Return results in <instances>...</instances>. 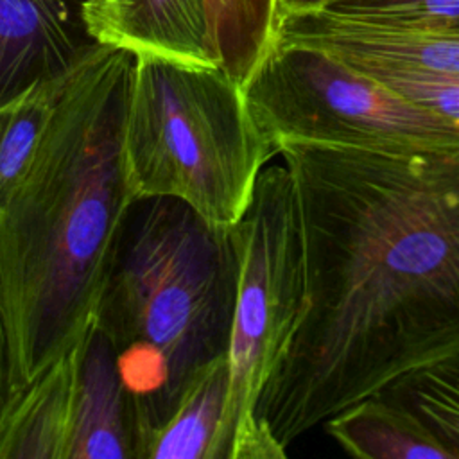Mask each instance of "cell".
Returning <instances> with one entry per match:
<instances>
[{"mask_svg":"<svg viewBox=\"0 0 459 459\" xmlns=\"http://www.w3.org/2000/svg\"><path fill=\"white\" fill-rule=\"evenodd\" d=\"M204 5L213 63L244 88L276 48L280 0H204Z\"/></svg>","mask_w":459,"mask_h":459,"instance_id":"obj_14","label":"cell"},{"mask_svg":"<svg viewBox=\"0 0 459 459\" xmlns=\"http://www.w3.org/2000/svg\"><path fill=\"white\" fill-rule=\"evenodd\" d=\"M79 2H81V0H79Z\"/></svg>","mask_w":459,"mask_h":459,"instance_id":"obj_20","label":"cell"},{"mask_svg":"<svg viewBox=\"0 0 459 459\" xmlns=\"http://www.w3.org/2000/svg\"><path fill=\"white\" fill-rule=\"evenodd\" d=\"M66 459H143L145 429L108 335L88 325L75 344Z\"/></svg>","mask_w":459,"mask_h":459,"instance_id":"obj_8","label":"cell"},{"mask_svg":"<svg viewBox=\"0 0 459 459\" xmlns=\"http://www.w3.org/2000/svg\"><path fill=\"white\" fill-rule=\"evenodd\" d=\"M278 43L323 50L357 70L402 68L459 77V23L407 27L314 11L285 16Z\"/></svg>","mask_w":459,"mask_h":459,"instance_id":"obj_7","label":"cell"},{"mask_svg":"<svg viewBox=\"0 0 459 459\" xmlns=\"http://www.w3.org/2000/svg\"><path fill=\"white\" fill-rule=\"evenodd\" d=\"M377 393L411 409L459 459V350L402 375Z\"/></svg>","mask_w":459,"mask_h":459,"instance_id":"obj_15","label":"cell"},{"mask_svg":"<svg viewBox=\"0 0 459 459\" xmlns=\"http://www.w3.org/2000/svg\"><path fill=\"white\" fill-rule=\"evenodd\" d=\"M66 74L38 82L20 97L0 106V208L39 145Z\"/></svg>","mask_w":459,"mask_h":459,"instance_id":"obj_16","label":"cell"},{"mask_svg":"<svg viewBox=\"0 0 459 459\" xmlns=\"http://www.w3.org/2000/svg\"><path fill=\"white\" fill-rule=\"evenodd\" d=\"M228 387V360L222 355L190 378L170 414L149 432L143 459H222Z\"/></svg>","mask_w":459,"mask_h":459,"instance_id":"obj_13","label":"cell"},{"mask_svg":"<svg viewBox=\"0 0 459 459\" xmlns=\"http://www.w3.org/2000/svg\"><path fill=\"white\" fill-rule=\"evenodd\" d=\"M276 152L222 70L134 56L124 120L133 197H172L217 226H233Z\"/></svg>","mask_w":459,"mask_h":459,"instance_id":"obj_4","label":"cell"},{"mask_svg":"<svg viewBox=\"0 0 459 459\" xmlns=\"http://www.w3.org/2000/svg\"><path fill=\"white\" fill-rule=\"evenodd\" d=\"M237 269L231 226L212 224L172 197L129 203L91 323L115 348L145 439L190 378L226 355Z\"/></svg>","mask_w":459,"mask_h":459,"instance_id":"obj_3","label":"cell"},{"mask_svg":"<svg viewBox=\"0 0 459 459\" xmlns=\"http://www.w3.org/2000/svg\"><path fill=\"white\" fill-rule=\"evenodd\" d=\"M321 11L407 27H445L459 23V0H335Z\"/></svg>","mask_w":459,"mask_h":459,"instance_id":"obj_17","label":"cell"},{"mask_svg":"<svg viewBox=\"0 0 459 459\" xmlns=\"http://www.w3.org/2000/svg\"><path fill=\"white\" fill-rule=\"evenodd\" d=\"M74 348L43 369L14 398L0 427V459H66L75 371Z\"/></svg>","mask_w":459,"mask_h":459,"instance_id":"obj_11","label":"cell"},{"mask_svg":"<svg viewBox=\"0 0 459 459\" xmlns=\"http://www.w3.org/2000/svg\"><path fill=\"white\" fill-rule=\"evenodd\" d=\"M79 16L99 45L217 68L204 0H81Z\"/></svg>","mask_w":459,"mask_h":459,"instance_id":"obj_9","label":"cell"},{"mask_svg":"<svg viewBox=\"0 0 459 459\" xmlns=\"http://www.w3.org/2000/svg\"><path fill=\"white\" fill-rule=\"evenodd\" d=\"M93 43L65 0H0V106L65 75Z\"/></svg>","mask_w":459,"mask_h":459,"instance_id":"obj_10","label":"cell"},{"mask_svg":"<svg viewBox=\"0 0 459 459\" xmlns=\"http://www.w3.org/2000/svg\"><path fill=\"white\" fill-rule=\"evenodd\" d=\"M134 54L93 43L68 70L25 172L0 208V323L16 391L84 335L134 199L124 120Z\"/></svg>","mask_w":459,"mask_h":459,"instance_id":"obj_2","label":"cell"},{"mask_svg":"<svg viewBox=\"0 0 459 459\" xmlns=\"http://www.w3.org/2000/svg\"><path fill=\"white\" fill-rule=\"evenodd\" d=\"M335 0H280V11L281 20L289 14H299V13H314L328 7Z\"/></svg>","mask_w":459,"mask_h":459,"instance_id":"obj_19","label":"cell"},{"mask_svg":"<svg viewBox=\"0 0 459 459\" xmlns=\"http://www.w3.org/2000/svg\"><path fill=\"white\" fill-rule=\"evenodd\" d=\"M242 90L276 154L285 145H319L459 160V122L323 50L278 43Z\"/></svg>","mask_w":459,"mask_h":459,"instance_id":"obj_6","label":"cell"},{"mask_svg":"<svg viewBox=\"0 0 459 459\" xmlns=\"http://www.w3.org/2000/svg\"><path fill=\"white\" fill-rule=\"evenodd\" d=\"M20 393L16 391L14 378H13V368H11V357H9V348L7 341L4 335V328L0 323V427L14 402V398Z\"/></svg>","mask_w":459,"mask_h":459,"instance_id":"obj_18","label":"cell"},{"mask_svg":"<svg viewBox=\"0 0 459 459\" xmlns=\"http://www.w3.org/2000/svg\"><path fill=\"white\" fill-rule=\"evenodd\" d=\"M323 423L330 437L353 457L454 459L411 409L384 393L369 394Z\"/></svg>","mask_w":459,"mask_h":459,"instance_id":"obj_12","label":"cell"},{"mask_svg":"<svg viewBox=\"0 0 459 459\" xmlns=\"http://www.w3.org/2000/svg\"><path fill=\"white\" fill-rule=\"evenodd\" d=\"M231 233L238 269L226 351L230 387L221 452L222 459H280L287 452L264 432L256 407L305 310L301 222L285 165L260 170Z\"/></svg>","mask_w":459,"mask_h":459,"instance_id":"obj_5","label":"cell"},{"mask_svg":"<svg viewBox=\"0 0 459 459\" xmlns=\"http://www.w3.org/2000/svg\"><path fill=\"white\" fill-rule=\"evenodd\" d=\"M305 310L256 407L289 445L459 350V160L285 145Z\"/></svg>","mask_w":459,"mask_h":459,"instance_id":"obj_1","label":"cell"}]
</instances>
